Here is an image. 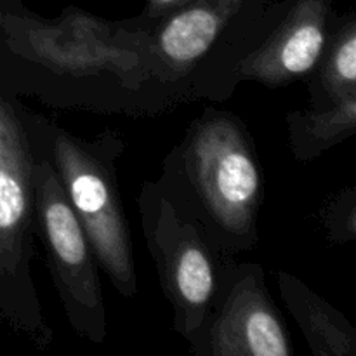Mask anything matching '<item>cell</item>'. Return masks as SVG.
<instances>
[{"instance_id":"1","label":"cell","mask_w":356,"mask_h":356,"mask_svg":"<svg viewBox=\"0 0 356 356\" xmlns=\"http://www.w3.org/2000/svg\"><path fill=\"white\" fill-rule=\"evenodd\" d=\"M35 162L19 115L0 94V316L44 348L52 334L31 277L37 228Z\"/></svg>"},{"instance_id":"2","label":"cell","mask_w":356,"mask_h":356,"mask_svg":"<svg viewBox=\"0 0 356 356\" xmlns=\"http://www.w3.org/2000/svg\"><path fill=\"white\" fill-rule=\"evenodd\" d=\"M0 30L7 33L13 51L76 79L113 73L138 86L136 79H143L146 70L143 56H153L143 35L125 33L73 7L51 21L0 13Z\"/></svg>"},{"instance_id":"3","label":"cell","mask_w":356,"mask_h":356,"mask_svg":"<svg viewBox=\"0 0 356 356\" xmlns=\"http://www.w3.org/2000/svg\"><path fill=\"white\" fill-rule=\"evenodd\" d=\"M35 214L56 291L70 325L94 344L106 337L97 259L61 179L47 160L35 162Z\"/></svg>"},{"instance_id":"4","label":"cell","mask_w":356,"mask_h":356,"mask_svg":"<svg viewBox=\"0 0 356 356\" xmlns=\"http://www.w3.org/2000/svg\"><path fill=\"white\" fill-rule=\"evenodd\" d=\"M146 242L163 294L174 312V329L193 346L207 336L216 296V266L198 225L184 218L149 184L141 197Z\"/></svg>"},{"instance_id":"5","label":"cell","mask_w":356,"mask_h":356,"mask_svg":"<svg viewBox=\"0 0 356 356\" xmlns=\"http://www.w3.org/2000/svg\"><path fill=\"white\" fill-rule=\"evenodd\" d=\"M56 172L73 212L89 238L97 264L124 298L138 291L134 252L124 205L110 165L96 149L68 132L59 131L52 143Z\"/></svg>"},{"instance_id":"6","label":"cell","mask_w":356,"mask_h":356,"mask_svg":"<svg viewBox=\"0 0 356 356\" xmlns=\"http://www.w3.org/2000/svg\"><path fill=\"white\" fill-rule=\"evenodd\" d=\"M190 181L212 221L225 233H254L261 202V172L235 118H202L184 149Z\"/></svg>"},{"instance_id":"7","label":"cell","mask_w":356,"mask_h":356,"mask_svg":"<svg viewBox=\"0 0 356 356\" xmlns=\"http://www.w3.org/2000/svg\"><path fill=\"white\" fill-rule=\"evenodd\" d=\"M209 355L214 356H291V339L277 308L268 296L263 270L243 268L228 298L209 322Z\"/></svg>"},{"instance_id":"8","label":"cell","mask_w":356,"mask_h":356,"mask_svg":"<svg viewBox=\"0 0 356 356\" xmlns=\"http://www.w3.org/2000/svg\"><path fill=\"white\" fill-rule=\"evenodd\" d=\"M330 0H296L284 23L238 66V75L268 87L285 86L318 63L327 42Z\"/></svg>"},{"instance_id":"9","label":"cell","mask_w":356,"mask_h":356,"mask_svg":"<svg viewBox=\"0 0 356 356\" xmlns=\"http://www.w3.org/2000/svg\"><path fill=\"white\" fill-rule=\"evenodd\" d=\"M242 0H188L163 17L152 52L172 70H188L211 49Z\"/></svg>"},{"instance_id":"10","label":"cell","mask_w":356,"mask_h":356,"mask_svg":"<svg viewBox=\"0 0 356 356\" xmlns=\"http://www.w3.org/2000/svg\"><path fill=\"white\" fill-rule=\"evenodd\" d=\"M285 305L305 332L316 356H355L356 330L346 318L308 285L289 273H278Z\"/></svg>"},{"instance_id":"11","label":"cell","mask_w":356,"mask_h":356,"mask_svg":"<svg viewBox=\"0 0 356 356\" xmlns=\"http://www.w3.org/2000/svg\"><path fill=\"white\" fill-rule=\"evenodd\" d=\"M291 145L299 160L318 156L356 131V92L332 101L325 110L289 115Z\"/></svg>"},{"instance_id":"12","label":"cell","mask_w":356,"mask_h":356,"mask_svg":"<svg viewBox=\"0 0 356 356\" xmlns=\"http://www.w3.org/2000/svg\"><path fill=\"white\" fill-rule=\"evenodd\" d=\"M320 80L330 101L356 92V23L353 17L337 31L323 61Z\"/></svg>"},{"instance_id":"13","label":"cell","mask_w":356,"mask_h":356,"mask_svg":"<svg viewBox=\"0 0 356 356\" xmlns=\"http://www.w3.org/2000/svg\"><path fill=\"white\" fill-rule=\"evenodd\" d=\"M323 221L334 242H353L356 238L355 190H346L330 202Z\"/></svg>"},{"instance_id":"14","label":"cell","mask_w":356,"mask_h":356,"mask_svg":"<svg viewBox=\"0 0 356 356\" xmlns=\"http://www.w3.org/2000/svg\"><path fill=\"white\" fill-rule=\"evenodd\" d=\"M188 0H148V16L156 19V17H165L167 14H170L172 10L179 9L181 6H184Z\"/></svg>"}]
</instances>
